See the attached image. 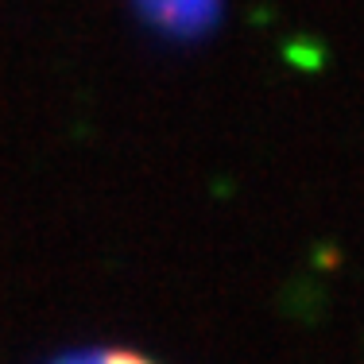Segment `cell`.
<instances>
[{"mask_svg":"<svg viewBox=\"0 0 364 364\" xmlns=\"http://www.w3.org/2000/svg\"><path fill=\"white\" fill-rule=\"evenodd\" d=\"M58 364H155V360H144L136 353H117V349H97V353H82V357H66Z\"/></svg>","mask_w":364,"mask_h":364,"instance_id":"6da1fadb","label":"cell"}]
</instances>
